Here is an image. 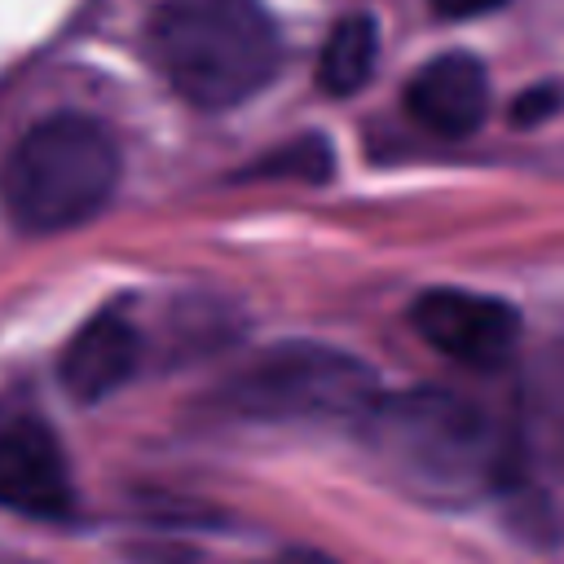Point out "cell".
<instances>
[{
  "label": "cell",
  "instance_id": "6da1fadb",
  "mask_svg": "<svg viewBox=\"0 0 564 564\" xmlns=\"http://www.w3.org/2000/svg\"><path fill=\"white\" fill-rule=\"evenodd\" d=\"M150 44L167 84L198 110H229L260 93L282 57L260 0H167Z\"/></svg>",
  "mask_w": 564,
  "mask_h": 564
},
{
  "label": "cell",
  "instance_id": "7a4b0ae2",
  "mask_svg": "<svg viewBox=\"0 0 564 564\" xmlns=\"http://www.w3.org/2000/svg\"><path fill=\"white\" fill-rule=\"evenodd\" d=\"M366 436L379 463L427 498H467L498 471L489 419L441 388H414L370 410Z\"/></svg>",
  "mask_w": 564,
  "mask_h": 564
},
{
  "label": "cell",
  "instance_id": "3957f363",
  "mask_svg": "<svg viewBox=\"0 0 564 564\" xmlns=\"http://www.w3.org/2000/svg\"><path fill=\"white\" fill-rule=\"evenodd\" d=\"M119 181L115 137L88 115H53L35 123L0 172L4 212L31 234H57L93 220Z\"/></svg>",
  "mask_w": 564,
  "mask_h": 564
},
{
  "label": "cell",
  "instance_id": "277c9868",
  "mask_svg": "<svg viewBox=\"0 0 564 564\" xmlns=\"http://www.w3.org/2000/svg\"><path fill=\"white\" fill-rule=\"evenodd\" d=\"M225 405L256 423H366L379 392L366 361L326 344H282L225 383Z\"/></svg>",
  "mask_w": 564,
  "mask_h": 564
},
{
  "label": "cell",
  "instance_id": "5b68a950",
  "mask_svg": "<svg viewBox=\"0 0 564 564\" xmlns=\"http://www.w3.org/2000/svg\"><path fill=\"white\" fill-rule=\"evenodd\" d=\"M410 326L419 330L423 344H432L449 361H463L476 370L502 366L520 335V317L511 304H502L494 295L458 291V286L423 291L410 308Z\"/></svg>",
  "mask_w": 564,
  "mask_h": 564
},
{
  "label": "cell",
  "instance_id": "8992f818",
  "mask_svg": "<svg viewBox=\"0 0 564 564\" xmlns=\"http://www.w3.org/2000/svg\"><path fill=\"white\" fill-rule=\"evenodd\" d=\"M0 507L31 520H62L75 507L70 467L57 436L44 423H4L0 427Z\"/></svg>",
  "mask_w": 564,
  "mask_h": 564
},
{
  "label": "cell",
  "instance_id": "52a82bcc",
  "mask_svg": "<svg viewBox=\"0 0 564 564\" xmlns=\"http://www.w3.org/2000/svg\"><path fill=\"white\" fill-rule=\"evenodd\" d=\"M405 110L436 137H467L489 110V75L471 53H441L405 84Z\"/></svg>",
  "mask_w": 564,
  "mask_h": 564
},
{
  "label": "cell",
  "instance_id": "ba28073f",
  "mask_svg": "<svg viewBox=\"0 0 564 564\" xmlns=\"http://www.w3.org/2000/svg\"><path fill=\"white\" fill-rule=\"evenodd\" d=\"M141 361V335L128 317L119 313H101L88 326H79V335L66 344L62 361H57V379L75 401H101L115 388H123L132 379Z\"/></svg>",
  "mask_w": 564,
  "mask_h": 564
},
{
  "label": "cell",
  "instance_id": "9c48e42d",
  "mask_svg": "<svg viewBox=\"0 0 564 564\" xmlns=\"http://www.w3.org/2000/svg\"><path fill=\"white\" fill-rule=\"evenodd\" d=\"M375 62H379V31L366 13H352L335 22V31L326 35L317 57V84L330 97H352L357 88L370 84Z\"/></svg>",
  "mask_w": 564,
  "mask_h": 564
},
{
  "label": "cell",
  "instance_id": "30bf717a",
  "mask_svg": "<svg viewBox=\"0 0 564 564\" xmlns=\"http://www.w3.org/2000/svg\"><path fill=\"white\" fill-rule=\"evenodd\" d=\"M555 101H560V93L542 84V88L524 93V97H520V101L511 106V119H516V123H538L542 115H551V110H555Z\"/></svg>",
  "mask_w": 564,
  "mask_h": 564
},
{
  "label": "cell",
  "instance_id": "8fae6325",
  "mask_svg": "<svg viewBox=\"0 0 564 564\" xmlns=\"http://www.w3.org/2000/svg\"><path fill=\"white\" fill-rule=\"evenodd\" d=\"M432 4H436V13H445V18H476V13L502 9L507 0H432Z\"/></svg>",
  "mask_w": 564,
  "mask_h": 564
},
{
  "label": "cell",
  "instance_id": "7c38bea8",
  "mask_svg": "<svg viewBox=\"0 0 564 564\" xmlns=\"http://www.w3.org/2000/svg\"><path fill=\"white\" fill-rule=\"evenodd\" d=\"M282 564H335V560H330V555H322V551L295 546V551H286V555H282Z\"/></svg>",
  "mask_w": 564,
  "mask_h": 564
},
{
  "label": "cell",
  "instance_id": "4fadbf2b",
  "mask_svg": "<svg viewBox=\"0 0 564 564\" xmlns=\"http://www.w3.org/2000/svg\"><path fill=\"white\" fill-rule=\"evenodd\" d=\"M0 427H4V423H0Z\"/></svg>",
  "mask_w": 564,
  "mask_h": 564
}]
</instances>
